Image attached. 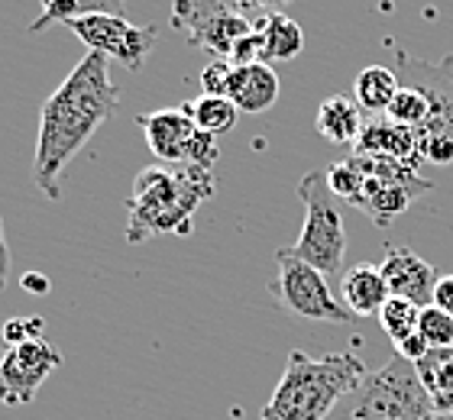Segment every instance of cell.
<instances>
[{
    "label": "cell",
    "mask_w": 453,
    "mask_h": 420,
    "mask_svg": "<svg viewBox=\"0 0 453 420\" xmlns=\"http://www.w3.org/2000/svg\"><path fill=\"white\" fill-rule=\"evenodd\" d=\"M120 107V88L111 81L107 56L88 52L68 78L49 94L39 113L33 181L49 201H62V175L91 136Z\"/></svg>",
    "instance_id": "1"
},
{
    "label": "cell",
    "mask_w": 453,
    "mask_h": 420,
    "mask_svg": "<svg viewBox=\"0 0 453 420\" xmlns=\"http://www.w3.org/2000/svg\"><path fill=\"white\" fill-rule=\"evenodd\" d=\"M218 191L214 172L195 165L142 168L127 197V243H146L152 236H188L195 214Z\"/></svg>",
    "instance_id": "2"
},
{
    "label": "cell",
    "mask_w": 453,
    "mask_h": 420,
    "mask_svg": "<svg viewBox=\"0 0 453 420\" xmlns=\"http://www.w3.org/2000/svg\"><path fill=\"white\" fill-rule=\"evenodd\" d=\"M366 375L363 359L353 353L308 355L292 349L259 420H331Z\"/></svg>",
    "instance_id": "3"
},
{
    "label": "cell",
    "mask_w": 453,
    "mask_h": 420,
    "mask_svg": "<svg viewBox=\"0 0 453 420\" xmlns=\"http://www.w3.org/2000/svg\"><path fill=\"white\" fill-rule=\"evenodd\" d=\"M298 197L304 204L302 233L292 246H282L292 259L308 262L327 279L343 275L347 259V226L337 210V197L327 181V168H314L298 181Z\"/></svg>",
    "instance_id": "4"
},
{
    "label": "cell",
    "mask_w": 453,
    "mask_h": 420,
    "mask_svg": "<svg viewBox=\"0 0 453 420\" xmlns=\"http://www.w3.org/2000/svg\"><path fill=\"white\" fill-rule=\"evenodd\" d=\"M340 420H437V411L418 378L415 363L392 355L349 394Z\"/></svg>",
    "instance_id": "5"
},
{
    "label": "cell",
    "mask_w": 453,
    "mask_h": 420,
    "mask_svg": "<svg viewBox=\"0 0 453 420\" xmlns=\"http://www.w3.org/2000/svg\"><path fill=\"white\" fill-rule=\"evenodd\" d=\"M279 275L269 281V294L279 301V308L288 310L298 320H314V324H357V317L347 310L343 301L334 298L327 275L311 269L308 262L292 259L285 249H275Z\"/></svg>",
    "instance_id": "6"
},
{
    "label": "cell",
    "mask_w": 453,
    "mask_h": 420,
    "mask_svg": "<svg viewBox=\"0 0 453 420\" xmlns=\"http://www.w3.org/2000/svg\"><path fill=\"white\" fill-rule=\"evenodd\" d=\"M65 27L85 42L88 52L117 58L130 72H140L146 65V58L152 56V49L159 46L156 27H133L127 17H111V13H88V17L72 19Z\"/></svg>",
    "instance_id": "7"
},
{
    "label": "cell",
    "mask_w": 453,
    "mask_h": 420,
    "mask_svg": "<svg viewBox=\"0 0 453 420\" xmlns=\"http://www.w3.org/2000/svg\"><path fill=\"white\" fill-rule=\"evenodd\" d=\"M172 27L185 29L188 46L204 49L214 58H226L236 39L253 33V23L220 4V0H175Z\"/></svg>",
    "instance_id": "8"
},
{
    "label": "cell",
    "mask_w": 453,
    "mask_h": 420,
    "mask_svg": "<svg viewBox=\"0 0 453 420\" xmlns=\"http://www.w3.org/2000/svg\"><path fill=\"white\" fill-rule=\"evenodd\" d=\"M395 75L402 84L425 94L427 101V123L415 133L453 140V56L425 62L408 56L405 49H395Z\"/></svg>",
    "instance_id": "9"
},
{
    "label": "cell",
    "mask_w": 453,
    "mask_h": 420,
    "mask_svg": "<svg viewBox=\"0 0 453 420\" xmlns=\"http://www.w3.org/2000/svg\"><path fill=\"white\" fill-rule=\"evenodd\" d=\"M62 349L52 340H29L13 346L0 355V404L4 408H23L36 398L49 375L62 369Z\"/></svg>",
    "instance_id": "10"
},
{
    "label": "cell",
    "mask_w": 453,
    "mask_h": 420,
    "mask_svg": "<svg viewBox=\"0 0 453 420\" xmlns=\"http://www.w3.org/2000/svg\"><path fill=\"white\" fill-rule=\"evenodd\" d=\"M140 130L146 133V142L156 159L165 165H185L188 162V149L195 136H198V123L191 117L188 101L179 107H162L156 113H140L136 117Z\"/></svg>",
    "instance_id": "11"
},
{
    "label": "cell",
    "mask_w": 453,
    "mask_h": 420,
    "mask_svg": "<svg viewBox=\"0 0 453 420\" xmlns=\"http://www.w3.org/2000/svg\"><path fill=\"white\" fill-rule=\"evenodd\" d=\"M379 269H382V279H386L392 298H405L411 304H418V308L434 304V288L441 275L415 249H408V246L388 249Z\"/></svg>",
    "instance_id": "12"
},
{
    "label": "cell",
    "mask_w": 453,
    "mask_h": 420,
    "mask_svg": "<svg viewBox=\"0 0 453 420\" xmlns=\"http://www.w3.org/2000/svg\"><path fill=\"white\" fill-rule=\"evenodd\" d=\"M340 298L347 304V310L353 317H379V310L392 294L388 285L382 279V269L372 262H359L349 271L340 275Z\"/></svg>",
    "instance_id": "13"
},
{
    "label": "cell",
    "mask_w": 453,
    "mask_h": 420,
    "mask_svg": "<svg viewBox=\"0 0 453 420\" xmlns=\"http://www.w3.org/2000/svg\"><path fill=\"white\" fill-rule=\"evenodd\" d=\"M353 156H376V159H395V162H421L418 156V136L408 126H398L386 117L369 120L359 133Z\"/></svg>",
    "instance_id": "14"
},
{
    "label": "cell",
    "mask_w": 453,
    "mask_h": 420,
    "mask_svg": "<svg viewBox=\"0 0 453 420\" xmlns=\"http://www.w3.org/2000/svg\"><path fill=\"white\" fill-rule=\"evenodd\" d=\"M363 126H366V113L353 101V94H331L314 113V130L334 146H357Z\"/></svg>",
    "instance_id": "15"
},
{
    "label": "cell",
    "mask_w": 453,
    "mask_h": 420,
    "mask_svg": "<svg viewBox=\"0 0 453 420\" xmlns=\"http://www.w3.org/2000/svg\"><path fill=\"white\" fill-rule=\"evenodd\" d=\"M279 75L273 65H246L234 68V84H230V101L240 113H263L279 101Z\"/></svg>",
    "instance_id": "16"
},
{
    "label": "cell",
    "mask_w": 453,
    "mask_h": 420,
    "mask_svg": "<svg viewBox=\"0 0 453 420\" xmlns=\"http://www.w3.org/2000/svg\"><path fill=\"white\" fill-rule=\"evenodd\" d=\"M415 369L427 398L434 404L437 417L441 414L453 417V346L450 349H431L425 359H418Z\"/></svg>",
    "instance_id": "17"
},
{
    "label": "cell",
    "mask_w": 453,
    "mask_h": 420,
    "mask_svg": "<svg viewBox=\"0 0 453 420\" xmlns=\"http://www.w3.org/2000/svg\"><path fill=\"white\" fill-rule=\"evenodd\" d=\"M398 88H402V81H398L395 68L366 65L357 75V81H353V101L363 107V113L382 117V113H388L392 101H395Z\"/></svg>",
    "instance_id": "18"
},
{
    "label": "cell",
    "mask_w": 453,
    "mask_h": 420,
    "mask_svg": "<svg viewBox=\"0 0 453 420\" xmlns=\"http://www.w3.org/2000/svg\"><path fill=\"white\" fill-rule=\"evenodd\" d=\"M263 33V46L269 62H288L304 49V29L285 13H269V17L253 23Z\"/></svg>",
    "instance_id": "19"
},
{
    "label": "cell",
    "mask_w": 453,
    "mask_h": 420,
    "mask_svg": "<svg viewBox=\"0 0 453 420\" xmlns=\"http://www.w3.org/2000/svg\"><path fill=\"white\" fill-rule=\"evenodd\" d=\"M188 107H191L195 123H198V130L211 133V136H218V140L236 130L240 111L234 107L230 97H208V94H201L198 101H188Z\"/></svg>",
    "instance_id": "20"
},
{
    "label": "cell",
    "mask_w": 453,
    "mask_h": 420,
    "mask_svg": "<svg viewBox=\"0 0 453 420\" xmlns=\"http://www.w3.org/2000/svg\"><path fill=\"white\" fill-rule=\"evenodd\" d=\"M418 317H421V308L405 298H388L382 304V310H379V324H382L386 336L392 340V346L405 343L408 336L418 333Z\"/></svg>",
    "instance_id": "21"
},
{
    "label": "cell",
    "mask_w": 453,
    "mask_h": 420,
    "mask_svg": "<svg viewBox=\"0 0 453 420\" xmlns=\"http://www.w3.org/2000/svg\"><path fill=\"white\" fill-rule=\"evenodd\" d=\"M386 117L392 123H398V126H408V130H421V126L427 123V101H425V94L415 91V88H408V84H402Z\"/></svg>",
    "instance_id": "22"
},
{
    "label": "cell",
    "mask_w": 453,
    "mask_h": 420,
    "mask_svg": "<svg viewBox=\"0 0 453 420\" xmlns=\"http://www.w3.org/2000/svg\"><path fill=\"white\" fill-rule=\"evenodd\" d=\"M327 181H331L334 197L347 201L349 207H357L359 191H363V168H359L357 156H349V159H343V162H334V165L327 168Z\"/></svg>",
    "instance_id": "23"
},
{
    "label": "cell",
    "mask_w": 453,
    "mask_h": 420,
    "mask_svg": "<svg viewBox=\"0 0 453 420\" xmlns=\"http://www.w3.org/2000/svg\"><path fill=\"white\" fill-rule=\"evenodd\" d=\"M418 333L427 343V349H450L453 346V317L441 308L427 304L418 317Z\"/></svg>",
    "instance_id": "24"
},
{
    "label": "cell",
    "mask_w": 453,
    "mask_h": 420,
    "mask_svg": "<svg viewBox=\"0 0 453 420\" xmlns=\"http://www.w3.org/2000/svg\"><path fill=\"white\" fill-rule=\"evenodd\" d=\"M81 17V7H78V0H42V10H39V17L33 19L27 27L29 36H36L42 29H49L52 23H72V19Z\"/></svg>",
    "instance_id": "25"
},
{
    "label": "cell",
    "mask_w": 453,
    "mask_h": 420,
    "mask_svg": "<svg viewBox=\"0 0 453 420\" xmlns=\"http://www.w3.org/2000/svg\"><path fill=\"white\" fill-rule=\"evenodd\" d=\"M226 62L234 68H246V65H269V58H265V46H263V33L253 27V33H246L243 39H236L234 49H230V56Z\"/></svg>",
    "instance_id": "26"
},
{
    "label": "cell",
    "mask_w": 453,
    "mask_h": 420,
    "mask_svg": "<svg viewBox=\"0 0 453 420\" xmlns=\"http://www.w3.org/2000/svg\"><path fill=\"white\" fill-rule=\"evenodd\" d=\"M42 330H46L42 317H10L0 327V340H4L7 349H13V346L29 343V340H42Z\"/></svg>",
    "instance_id": "27"
},
{
    "label": "cell",
    "mask_w": 453,
    "mask_h": 420,
    "mask_svg": "<svg viewBox=\"0 0 453 420\" xmlns=\"http://www.w3.org/2000/svg\"><path fill=\"white\" fill-rule=\"evenodd\" d=\"M230 84H234V65L226 58H214L201 72V91L208 97H230Z\"/></svg>",
    "instance_id": "28"
},
{
    "label": "cell",
    "mask_w": 453,
    "mask_h": 420,
    "mask_svg": "<svg viewBox=\"0 0 453 420\" xmlns=\"http://www.w3.org/2000/svg\"><path fill=\"white\" fill-rule=\"evenodd\" d=\"M220 4H226L234 13H240L243 19L256 23V19L269 17L273 7H282V4H292V0H220Z\"/></svg>",
    "instance_id": "29"
},
{
    "label": "cell",
    "mask_w": 453,
    "mask_h": 420,
    "mask_svg": "<svg viewBox=\"0 0 453 420\" xmlns=\"http://www.w3.org/2000/svg\"><path fill=\"white\" fill-rule=\"evenodd\" d=\"M81 17L88 13H111V17H123V0H78Z\"/></svg>",
    "instance_id": "30"
},
{
    "label": "cell",
    "mask_w": 453,
    "mask_h": 420,
    "mask_svg": "<svg viewBox=\"0 0 453 420\" xmlns=\"http://www.w3.org/2000/svg\"><path fill=\"white\" fill-rule=\"evenodd\" d=\"M434 308H441L444 314L453 317V275H441L434 288Z\"/></svg>",
    "instance_id": "31"
},
{
    "label": "cell",
    "mask_w": 453,
    "mask_h": 420,
    "mask_svg": "<svg viewBox=\"0 0 453 420\" xmlns=\"http://www.w3.org/2000/svg\"><path fill=\"white\" fill-rule=\"evenodd\" d=\"M19 285H23V291H29V294H49V279L46 275H39V271H27L23 279H19Z\"/></svg>",
    "instance_id": "32"
},
{
    "label": "cell",
    "mask_w": 453,
    "mask_h": 420,
    "mask_svg": "<svg viewBox=\"0 0 453 420\" xmlns=\"http://www.w3.org/2000/svg\"><path fill=\"white\" fill-rule=\"evenodd\" d=\"M7 275H10V246H7V236H4V217H0V288L7 285Z\"/></svg>",
    "instance_id": "33"
}]
</instances>
